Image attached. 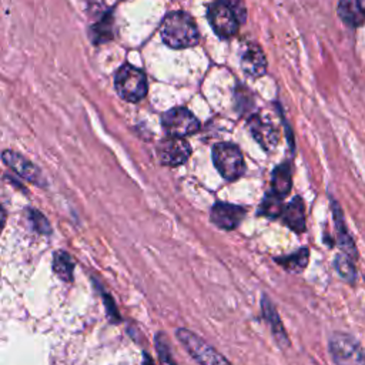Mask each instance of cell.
Wrapping results in <instances>:
<instances>
[{
	"mask_svg": "<svg viewBox=\"0 0 365 365\" xmlns=\"http://www.w3.org/2000/svg\"><path fill=\"white\" fill-rule=\"evenodd\" d=\"M160 36L171 48L192 47L200 40L195 21L185 11H171L165 14L160 24Z\"/></svg>",
	"mask_w": 365,
	"mask_h": 365,
	"instance_id": "1",
	"label": "cell"
},
{
	"mask_svg": "<svg viewBox=\"0 0 365 365\" xmlns=\"http://www.w3.org/2000/svg\"><path fill=\"white\" fill-rule=\"evenodd\" d=\"M207 17L221 38H230L245 20V7L241 0H217L208 6Z\"/></svg>",
	"mask_w": 365,
	"mask_h": 365,
	"instance_id": "2",
	"label": "cell"
},
{
	"mask_svg": "<svg viewBox=\"0 0 365 365\" xmlns=\"http://www.w3.org/2000/svg\"><path fill=\"white\" fill-rule=\"evenodd\" d=\"M328 349L335 365H365V351L351 334L334 332Z\"/></svg>",
	"mask_w": 365,
	"mask_h": 365,
	"instance_id": "3",
	"label": "cell"
},
{
	"mask_svg": "<svg viewBox=\"0 0 365 365\" xmlns=\"http://www.w3.org/2000/svg\"><path fill=\"white\" fill-rule=\"evenodd\" d=\"M114 86H115L117 94L121 98L131 103L141 100L148 90L145 74L140 68L128 63L123 64L117 70L114 77Z\"/></svg>",
	"mask_w": 365,
	"mask_h": 365,
	"instance_id": "4",
	"label": "cell"
},
{
	"mask_svg": "<svg viewBox=\"0 0 365 365\" xmlns=\"http://www.w3.org/2000/svg\"><path fill=\"white\" fill-rule=\"evenodd\" d=\"M175 336L200 365H232L217 349L190 329L178 328Z\"/></svg>",
	"mask_w": 365,
	"mask_h": 365,
	"instance_id": "5",
	"label": "cell"
},
{
	"mask_svg": "<svg viewBox=\"0 0 365 365\" xmlns=\"http://www.w3.org/2000/svg\"><path fill=\"white\" fill-rule=\"evenodd\" d=\"M212 161L221 177L228 181L240 178L245 171L241 150L231 143H218L212 147Z\"/></svg>",
	"mask_w": 365,
	"mask_h": 365,
	"instance_id": "6",
	"label": "cell"
},
{
	"mask_svg": "<svg viewBox=\"0 0 365 365\" xmlns=\"http://www.w3.org/2000/svg\"><path fill=\"white\" fill-rule=\"evenodd\" d=\"M163 127L170 137H185L200 128L197 117L184 107H175L163 115Z\"/></svg>",
	"mask_w": 365,
	"mask_h": 365,
	"instance_id": "7",
	"label": "cell"
},
{
	"mask_svg": "<svg viewBox=\"0 0 365 365\" xmlns=\"http://www.w3.org/2000/svg\"><path fill=\"white\" fill-rule=\"evenodd\" d=\"M191 154V145L182 137H168L157 147V155L164 165H181Z\"/></svg>",
	"mask_w": 365,
	"mask_h": 365,
	"instance_id": "8",
	"label": "cell"
},
{
	"mask_svg": "<svg viewBox=\"0 0 365 365\" xmlns=\"http://www.w3.org/2000/svg\"><path fill=\"white\" fill-rule=\"evenodd\" d=\"M245 215V210L240 205L228 202H215L211 208L210 218L214 225L221 230L231 231L240 225Z\"/></svg>",
	"mask_w": 365,
	"mask_h": 365,
	"instance_id": "9",
	"label": "cell"
},
{
	"mask_svg": "<svg viewBox=\"0 0 365 365\" xmlns=\"http://www.w3.org/2000/svg\"><path fill=\"white\" fill-rule=\"evenodd\" d=\"M1 158H3V163L7 164V167H10L13 171H16L20 177L26 178L30 182H34L40 187L46 185L41 171L33 163H30L26 157L20 155L19 153L6 150V151H3Z\"/></svg>",
	"mask_w": 365,
	"mask_h": 365,
	"instance_id": "10",
	"label": "cell"
},
{
	"mask_svg": "<svg viewBox=\"0 0 365 365\" xmlns=\"http://www.w3.org/2000/svg\"><path fill=\"white\" fill-rule=\"evenodd\" d=\"M240 64L244 73L251 77H261L267 71V58L264 51L254 43H247L240 50Z\"/></svg>",
	"mask_w": 365,
	"mask_h": 365,
	"instance_id": "11",
	"label": "cell"
},
{
	"mask_svg": "<svg viewBox=\"0 0 365 365\" xmlns=\"http://www.w3.org/2000/svg\"><path fill=\"white\" fill-rule=\"evenodd\" d=\"M247 127L251 133V135L259 143V145L265 150H271L278 143V131L274 127V124L261 115H251L248 118Z\"/></svg>",
	"mask_w": 365,
	"mask_h": 365,
	"instance_id": "12",
	"label": "cell"
},
{
	"mask_svg": "<svg viewBox=\"0 0 365 365\" xmlns=\"http://www.w3.org/2000/svg\"><path fill=\"white\" fill-rule=\"evenodd\" d=\"M261 307H262V314L267 318V322L269 324L272 335L277 339L278 345L281 348H288L289 346V338L287 335V331H285V328L282 325V321H281L275 307L272 305V302L269 301V298L267 295H262Z\"/></svg>",
	"mask_w": 365,
	"mask_h": 365,
	"instance_id": "13",
	"label": "cell"
},
{
	"mask_svg": "<svg viewBox=\"0 0 365 365\" xmlns=\"http://www.w3.org/2000/svg\"><path fill=\"white\" fill-rule=\"evenodd\" d=\"M332 212H334V221H335V227H336V242L339 245V248L342 250L344 254H348L349 257H352L354 259L358 258V252L355 248V244L345 227V221H344V215L341 212L339 205L334 201L332 202Z\"/></svg>",
	"mask_w": 365,
	"mask_h": 365,
	"instance_id": "14",
	"label": "cell"
},
{
	"mask_svg": "<svg viewBox=\"0 0 365 365\" xmlns=\"http://www.w3.org/2000/svg\"><path fill=\"white\" fill-rule=\"evenodd\" d=\"M282 220L292 231L298 234L305 231V207L301 197H295L285 205Z\"/></svg>",
	"mask_w": 365,
	"mask_h": 365,
	"instance_id": "15",
	"label": "cell"
},
{
	"mask_svg": "<svg viewBox=\"0 0 365 365\" xmlns=\"http://www.w3.org/2000/svg\"><path fill=\"white\" fill-rule=\"evenodd\" d=\"M338 14L346 24L354 27L365 23V11L362 10L359 0H339Z\"/></svg>",
	"mask_w": 365,
	"mask_h": 365,
	"instance_id": "16",
	"label": "cell"
},
{
	"mask_svg": "<svg viewBox=\"0 0 365 365\" xmlns=\"http://www.w3.org/2000/svg\"><path fill=\"white\" fill-rule=\"evenodd\" d=\"M308 259H309L308 248H301L294 254L275 258L277 264H279L284 269H287L288 272H292V274L302 272L308 264Z\"/></svg>",
	"mask_w": 365,
	"mask_h": 365,
	"instance_id": "17",
	"label": "cell"
},
{
	"mask_svg": "<svg viewBox=\"0 0 365 365\" xmlns=\"http://www.w3.org/2000/svg\"><path fill=\"white\" fill-rule=\"evenodd\" d=\"M272 192L279 195V197H285L292 185V178H291V168L287 163L278 165L274 173H272Z\"/></svg>",
	"mask_w": 365,
	"mask_h": 365,
	"instance_id": "18",
	"label": "cell"
},
{
	"mask_svg": "<svg viewBox=\"0 0 365 365\" xmlns=\"http://www.w3.org/2000/svg\"><path fill=\"white\" fill-rule=\"evenodd\" d=\"M53 271L61 281L70 282L74 271V261L71 255L66 251H56L53 255Z\"/></svg>",
	"mask_w": 365,
	"mask_h": 365,
	"instance_id": "19",
	"label": "cell"
},
{
	"mask_svg": "<svg viewBox=\"0 0 365 365\" xmlns=\"http://www.w3.org/2000/svg\"><path fill=\"white\" fill-rule=\"evenodd\" d=\"M334 267L338 272V275L341 277V279H344L345 282L354 285L356 282V267H355V259L352 257H349L348 254L339 252L335 259H334Z\"/></svg>",
	"mask_w": 365,
	"mask_h": 365,
	"instance_id": "20",
	"label": "cell"
},
{
	"mask_svg": "<svg viewBox=\"0 0 365 365\" xmlns=\"http://www.w3.org/2000/svg\"><path fill=\"white\" fill-rule=\"evenodd\" d=\"M113 37V17L104 16L98 23L90 27V38L94 43H104Z\"/></svg>",
	"mask_w": 365,
	"mask_h": 365,
	"instance_id": "21",
	"label": "cell"
},
{
	"mask_svg": "<svg viewBox=\"0 0 365 365\" xmlns=\"http://www.w3.org/2000/svg\"><path fill=\"white\" fill-rule=\"evenodd\" d=\"M284 205H282V197L274 194L272 191L265 195L259 205V214L268 217V218H277L282 215L284 212Z\"/></svg>",
	"mask_w": 365,
	"mask_h": 365,
	"instance_id": "22",
	"label": "cell"
},
{
	"mask_svg": "<svg viewBox=\"0 0 365 365\" xmlns=\"http://www.w3.org/2000/svg\"><path fill=\"white\" fill-rule=\"evenodd\" d=\"M155 348H157V352H158V358H160V362L161 365H175L171 354H170V349H168V345H167V339L163 334H157L155 336Z\"/></svg>",
	"mask_w": 365,
	"mask_h": 365,
	"instance_id": "23",
	"label": "cell"
},
{
	"mask_svg": "<svg viewBox=\"0 0 365 365\" xmlns=\"http://www.w3.org/2000/svg\"><path fill=\"white\" fill-rule=\"evenodd\" d=\"M29 221L31 222L33 228L40 232V234H50L51 232V228H50V224L48 221L46 220V217L38 212L37 210H29Z\"/></svg>",
	"mask_w": 365,
	"mask_h": 365,
	"instance_id": "24",
	"label": "cell"
},
{
	"mask_svg": "<svg viewBox=\"0 0 365 365\" xmlns=\"http://www.w3.org/2000/svg\"><path fill=\"white\" fill-rule=\"evenodd\" d=\"M103 299H104V305H106V308H107V314L110 315V318H111L113 321H120L118 311H117L115 304H114V301L111 299V297H110L108 294H106Z\"/></svg>",
	"mask_w": 365,
	"mask_h": 365,
	"instance_id": "25",
	"label": "cell"
},
{
	"mask_svg": "<svg viewBox=\"0 0 365 365\" xmlns=\"http://www.w3.org/2000/svg\"><path fill=\"white\" fill-rule=\"evenodd\" d=\"M143 365H154V362H153V359H151V356H150V355L144 354V361H143Z\"/></svg>",
	"mask_w": 365,
	"mask_h": 365,
	"instance_id": "26",
	"label": "cell"
}]
</instances>
